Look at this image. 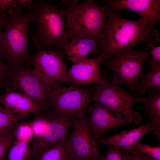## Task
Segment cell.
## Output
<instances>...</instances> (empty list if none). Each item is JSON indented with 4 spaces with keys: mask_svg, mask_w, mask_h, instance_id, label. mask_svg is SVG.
Instances as JSON below:
<instances>
[{
    "mask_svg": "<svg viewBox=\"0 0 160 160\" xmlns=\"http://www.w3.org/2000/svg\"><path fill=\"white\" fill-rule=\"evenodd\" d=\"M92 98L90 92L82 88L63 86L56 82L52 85L50 102L56 114L86 116Z\"/></svg>",
    "mask_w": 160,
    "mask_h": 160,
    "instance_id": "ba28073f",
    "label": "cell"
},
{
    "mask_svg": "<svg viewBox=\"0 0 160 160\" xmlns=\"http://www.w3.org/2000/svg\"><path fill=\"white\" fill-rule=\"evenodd\" d=\"M149 95L141 97L140 102L143 104L145 114L149 120L147 123L151 127L152 134L160 140V88L148 90Z\"/></svg>",
    "mask_w": 160,
    "mask_h": 160,
    "instance_id": "ac0fdd59",
    "label": "cell"
},
{
    "mask_svg": "<svg viewBox=\"0 0 160 160\" xmlns=\"http://www.w3.org/2000/svg\"><path fill=\"white\" fill-rule=\"evenodd\" d=\"M15 129V135L16 139L29 142L34 137L32 129L29 123L18 124Z\"/></svg>",
    "mask_w": 160,
    "mask_h": 160,
    "instance_id": "d4e9b609",
    "label": "cell"
},
{
    "mask_svg": "<svg viewBox=\"0 0 160 160\" xmlns=\"http://www.w3.org/2000/svg\"><path fill=\"white\" fill-rule=\"evenodd\" d=\"M111 8L118 12L122 9L130 10L146 18L149 28L154 29L156 23L160 21L159 0H105Z\"/></svg>",
    "mask_w": 160,
    "mask_h": 160,
    "instance_id": "5bb4252c",
    "label": "cell"
},
{
    "mask_svg": "<svg viewBox=\"0 0 160 160\" xmlns=\"http://www.w3.org/2000/svg\"><path fill=\"white\" fill-rule=\"evenodd\" d=\"M9 15L8 13L0 9V38L1 37L3 31L2 28L5 26L8 21Z\"/></svg>",
    "mask_w": 160,
    "mask_h": 160,
    "instance_id": "1f68e13d",
    "label": "cell"
},
{
    "mask_svg": "<svg viewBox=\"0 0 160 160\" xmlns=\"http://www.w3.org/2000/svg\"><path fill=\"white\" fill-rule=\"evenodd\" d=\"M20 4L17 10L9 14L6 30L0 38V52L7 59L8 65L29 66L32 65L33 57L28 50V43L31 39L29 27L32 22L27 13L23 14L25 7Z\"/></svg>",
    "mask_w": 160,
    "mask_h": 160,
    "instance_id": "277c9868",
    "label": "cell"
},
{
    "mask_svg": "<svg viewBox=\"0 0 160 160\" xmlns=\"http://www.w3.org/2000/svg\"><path fill=\"white\" fill-rule=\"evenodd\" d=\"M124 160H152V159L145 155L135 150L125 152L121 151Z\"/></svg>",
    "mask_w": 160,
    "mask_h": 160,
    "instance_id": "83f0119b",
    "label": "cell"
},
{
    "mask_svg": "<svg viewBox=\"0 0 160 160\" xmlns=\"http://www.w3.org/2000/svg\"><path fill=\"white\" fill-rule=\"evenodd\" d=\"M8 65L7 81L11 90L27 95L43 108L50 103L52 84L45 83L29 65L26 68L22 65Z\"/></svg>",
    "mask_w": 160,
    "mask_h": 160,
    "instance_id": "8992f818",
    "label": "cell"
},
{
    "mask_svg": "<svg viewBox=\"0 0 160 160\" xmlns=\"http://www.w3.org/2000/svg\"><path fill=\"white\" fill-rule=\"evenodd\" d=\"M6 81H7L0 79V88L1 87L4 86Z\"/></svg>",
    "mask_w": 160,
    "mask_h": 160,
    "instance_id": "836d02e7",
    "label": "cell"
},
{
    "mask_svg": "<svg viewBox=\"0 0 160 160\" xmlns=\"http://www.w3.org/2000/svg\"><path fill=\"white\" fill-rule=\"evenodd\" d=\"M79 1V0H62L57 4V5L58 7L60 6L62 7H67L70 6L78 4Z\"/></svg>",
    "mask_w": 160,
    "mask_h": 160,
    "instance_id": "d6a6232c",
    "label": "cell"
},
{
    "mask_svg": "<svg viewBox=\"0 0 160 160\" xmlns=\"http://www.w3.org/2000/svg\"><path fill=\"white\" fill-rule=\"evenodd\" d=\"M15 129L7 132L0 141V160H2L15 138Z\"/></svg>",
    "mask_w": 160,
    "mask_h": 160,
    "instance_id": "484cf974",
    "label": "cell"
},
{
    "mask_svg": "<svg viewBox=\"0 0 160 160\" xmlns=\"http://www.w3.org/2000/svg\"><path fill=\"white\" fill-rule=\"evenodd\" d=\"M3 86L5 92L0 96V103L7 111L22 118L30 113H40L43 108L32 99L23 93L11 90L7 81Z\"/></svg>",
    "mask_w": 160,
    "mask_h": 160,
    "instance_id": "9a60e30c",
    "label": "cell"
},
{
    "mask_svg": "<svg viewBox=\"0 0 160 160\" xmlns=\"http://www.w3.org/2000/svg\"><path fill=\"white\" fill-rule=\"evenodd\" d=\"M151 130L147 122L133 129L99 139L97 141L100 145H112L118 148L122 152H127L134 150L141 138Z\"/></svg>",
    "mask_w": 160,
    "mask_h": 160,
    "instance_id": "2e32d148",
    "label": "cell"
},
{
    "mask_svg": "<svg viewBox=\"0 0 160 160\" xmlns=\"http://www.w3.org/2000/svg\"><path fill=\"white\" fill-rule=\"evenodd\" d=\"M100 38L102 52L99 57L105 63L120 51L145 42L155 46L160 40L157 31L151 29L147 19H124L110 9Z\"/></svg>",
    "mask_w": 160,
    "mask_h": 160,
    "instance_id": "6da1fadb",
    "label": "cell"
},
{
    "mask_svg": "<svg viewBox=\"0 0 160 160\" xmlns=\"http://www.w3.org/2000/svg\"><path fill=\"white\" fill-rule=\"evenodd\" d=\"M6 133L0 131V141L4 137Z\"/></svg>",
    "mask_w": 160,
    "mask_h": 160,
    "instance_id": "e575fe53",
    "label": "cell"
},
{
    "mask_svg": "<svg viewBox=\"0 0 160 160\" xmlns=\"http://www.w3.org/2000/svg\"><path fill=\"white\" fill-rule=\"evenodd\" d=\"M28 160H33L31 158V159H28Z\"/></svg>",
    "mask_w": 160,
    "mask_h": 160,
    "instance_id": "d590c367",
    "label": "cell"
},
{
    "mask_svg": "<svg viewBox=\"0 0 160 160\" xmlns=\"http://www.w3.org/2000/svg\"><path fill=\"white\" fill-rule=\"evenodd\" d=\"M29 142L16 139L11 147L7 160H28L32 157V150L29 145Z\"/></svg>",
    "mask_w": 160,
    "mask_h": 160,
    "instance_id": "44dd1931",
    "label": "cell"
},
{
    "mask_svg": "<svg viewBox=\"0 0 160 160\" xmlns=\"http://www.w3.org/2000/svg\"><path fill=\"white\" fill-rule=\"evenodd\" d=\"M134 150L145 155L151 159L160 160V146L156 147L142 144L139 142Z\"/></svg>",
    "mask_w": 160,
    "mask_h": 160,
    "instance_id": "cb8c5ba5",
    "label": "cell"
},
{
    "mask_svg": "<svg viewBox=\"0 0 160 160\" xmlns=\"http://www.w3.org/2000/svg\"><path fill=\"white\" fill-rule=\"evenodd\" d=\"M150 57L146 49L138 51L130 47L119 51L104 65L112 71L113 85H124L134 91L136 85L143 76V66Z\"/></svg>",
    "mask_w": 160,
    "mask_h": 160,
    "instance_id": "5b68a950",
    "label": "cell"
},
{
    "mask_svg": "<svg viewBox=\"0 0 160 160\" xmlns=\"http://www.w3.org/2000/svg\"><path fill=\"white\" fill-rule=\"evenodd\" d=\"M43 0L34 1L28 6L27 13L36 24L31 36L35 46L56 49L63 54L69 42L66 28V15L63 9Z\"/></svg>",
    "mask_w": 160,
    "mask_h": 160,
    "instance_id": "7a4b0ae2",
    "label": "cell"
},
{
    "mask_svg": "<svg viewBox=\"0 0 160 160\" xmlns=\"http://www.w3.org/2000/svg\"><path fill=\"white\" fill-rule=\"evenodd\" d=\"M111 8L106 3L99 6L93 0H85L81 4L63 8L66 15L68 39L92 38L97 41L100 46L108 12Z\"/></svg>",
    "mask_w": 160,
    "mask_h": 160,
    "instance_id": "3957f363",
    "label": "cell"
},
{
    "mask_svg": "<svg viewBox=\"0 0 160 160\" xmlns=\"http://www.w3.org/2000/svg\"><path fill=\"white\" fill-rule=\"evenodd\" d=\"M21 118H23L8 112L0 105V131L7 133L15 129Z\"/></svg>",
    "mask_w": 160,
    "mask_h": 160,
    "instance_id": "7402d4cb",
    "label": "cell"
},
{
    "mask_svg": "<svg viewBox=\"0 0 160 160\" xmlns=\"http://www.w3.org/2000/svg\"><path fill=\"white\" fill-rule=\"evenodd\" d=\"M72 116L63 114L49 115L47 127L43 135L34 138L32 142V154L38 151L48 148L67 137L71 127Z\"/></svg>",
    "mask_w": 160,
    "mask_h": 160,
    "instance_id": "8fae6325",
    "label": "cell"
},
{
    "mask_svg": "<svg viewBox=\"0 0 160 160\" xmlns=\"http://www.w3.org/2000/svg\"><path fill=\"white\" fill-rule=\"evenodd\" d=\"M68 138L73 160H102L100 145L95 138L86 116L73 118Z\"/></svg>",
    "mask_w": 160,
    "mask_h": 160,
    "instance_id": "9c48e42d",
    "label": "cell"
},
{
    "mask_svg": "<svg viewBox=\"0 0 160 160\" xmlns=\"http://www.w3.org/2000/svg\"><path fill=\"white\" fill-rule=\"evenodd\" d=\"M150 71L146 73L140 80L135 90L139 93L144 94L147 90L151 88H160V63L151 60Z\"/></svg>",
    "mask_w": 160,
    "mask_h": 160,
    "instance_id": "ffe728a7",
    "label": "cell"
},
{
    "mask_svg": "<svg viewBox=\"0 0 160 160\" xmlns=\"http://www.w3.org/2000/svg\"><path fill=\"white\" fill-rule=\"evenodd\" d=\"M98 46L97 41L92 38H74L66 45L64 53L68 60L75 63L86 58L89 54H97L99 52Z\"/></svg>",
    "mask_w": 160,
    "mask_h": 160,
    "instance_id": "e0dca14e",
    "label": "cell"
},
{
    "mask_svg": "<svg viewBox=\"0 0 160 160\" xmlns=\"http://www.w3.org/2000/svg\"><path fill=\"white\" fill-rule=\"evenodd\" d=\"M49 115L40 116L29 123L33 130L34 138L41 137L46 130L49 123Z\"/></svg>",
    "mask_w": 160,
    "mask_h": 160,
    "instance_id": "603a6c76",
    "label": "cell"
},
{
    "mask_svg": "<svg viewBox=\"0 0 160 160\" xmlns=\"http://www.w3.org/2000/svg\"><path fill=\"white\" fill-rule=\"evenodd\" d=\"M92 100L99 103L110 109L122 113L126 124H139L142 116L132 110L133 104L140 102L141 97L132 96L123 89L107 82L103 85L93 87Z\"/></svg>",
    "mask_w": 160,
    "mask_h": 160,
    "instance_id": "52a82bcc",
    "label": "cell"
},
{
    "mask_svg": "<svg viewBox=\"0 0 160 160\" xmlns=\"http://www.w3.org/2000/svg\"><path fill=\"white\" fill-rule=\"evenodd\" d=\"M5 58L4 55L0 52V79L7 81L8 74V66L4 62Z\"/></svg>",
    "mask_w": 160,
    "mask_h": 160,
    "instance_id": "f546056e",
    "label": "cell"
},
{
    "mask_svg": "<svg viewBox=\"0 0 160 160\" xmlns=\"http://www.w3.org/2000/svg\"><path fill=\"white\" fill-rule=\"evenodd\" d=\"M20 6L19 3L16 0H0V9L6 11L7 7L10 6L8 12L9 14L12 13L18 10Z\"/></svg>",
    "mask_w": 160,
    "mask_h": 160,
    "instance_id": "f1b7e54d",
    "label": "cell"
},
{
    "mask_svg": "<svg viewBox=\"0 0 160 160\" xmlns=\"http://www.w3.org/2000/svg\"><path fill=\"white\" fill-rule=\"evenodd\" d=\"M33 160H73L68 138H65L50 147L32 154Z\"/></svg>",
    "mask_w": 160,
    "mask_h": 160,
    "instance_id": "d6986e66",
    "label": "cell"
},
{
    "mask_svg": "<svg viewBox=\"0 0 160 160\" xmlns=\"http://www.w3.org/2000/svg\"><path fill=\"white\" fill-rule=\"evenodd\" d=\"M146 44L151 48V50L150 54L151 57V56L153 58L152 60L160 63V46L156 47L148 43Z\"/></svg>",
    "mask_w": 160,
    "mask_h": 160,
    "instance_id": "4dcf8cb0",
    "label": "cell"
},
{
    "mask_svg": "<svg viewBox=\"0 0 160 160\" xmlns=\"http://www.w3.org/2000/svg\"><path fill=\"white\" fill-rule=\"evenodd\" d=\"M88 110V122L96 140L110 129L118 128L126 124L120 113L98 102H95Z\"/></svg>",
    "mask_w": 160,
    "mask_h": 160,
    "instance_id": "4fadbf2b",
    "label": "cell"
},
{
    "mask_svg": "<svg viewBox=\"0 0 160 160\" xmlns=\"http://www.w3.org/2000/svg\"><path fill=\"white\" fill-rule=\"evenodd\" d=\"M101 61L98 57L86 58L73 63L65 75V82L76 85L95 83L103 85L107 82L103 78L100 69Z\"/></svg>",
    "mask_w": 160,
    "mask_h": 160,
    "instance_id": "7c38bea8",
    "label": "cell"
},
{
    "mask_svg": "<svg viewBox=\"0 0 160 160\" xmlns=\"http://www.w3.org/2000/svg\"><path fill=\"white\" fill-rule=\"evenodd\" d=\"M33 69L45 83L51 85L55 82H65L67 67L63 60V54L55 49L35 46Z\"/></svg>",
    "mask_w": 160,
    "mask_h": 160,
    "instance_id": "30bf717a",
    "label": "cell"
},
{
    "mask_svg": "<svg viewBox=\"0 0 160 160\" xmlns=\"http://www.w3.org/2000/svg\"><path fill=\"white\" fill-rule=\"evenodd\" d=\"M102 160H124L121 153V151L118 148L109 145L107 152Z\"/></svg>",
    "mask_w": 160,
    "mask_h": 160,
    "instance_id": "4316f807",
    "label": "cell"
}]
</instances>
